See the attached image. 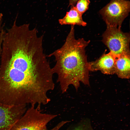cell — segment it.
<instances>
[{
	"mask_svg": "<svg viewBox=\"0 0 130 130\" xmlns=\"http://www.w3.org/2000/svg\"><path fill=\"white\" fill-rule=\"evenodd\" d=\"M68 121L67 120H63L56 124L54 127L50 129H46L44 130H59L65 125L67 123Z\"/></svg>",
	"mask_w": 130,
	"mask_h": 130,
	"instance_id": "7c38bea8",
	"label": "cell"
},
{
	"mask_svg": "<svg viewBox=\"0 0 130 130\" xmlns=\"http://www.w3.org/2000/svg\"><path fill=\"white\" fill-rule=\"evenodd\" d=\"M118 77L129 79L130 77V54L122 55L116 58L115 73Z\"/></svg>",
	"mask_w": 130,
	"mask_h": 130,
	"instance_id": "ba28073f",
	"label": "cell"
},
{
	"mask_svg": "<svg viewBox=\"0 0 130 130\" xmlns=\"http://www.w3.org/2000/svg\"><path fill=\"white\" fill-rule=\"evenodd\" d=\"M59 24L61 25H75L85 26L86 23L84 21L82 15L77 11L76 7L73 6L70 10L66 12L65 16L62 18L58 20Z\"/></svg>",
	"mask_w": 130,
	"mask_h": 130,
	"instance_id": "9c48e42d",
	"label": "cell"
},
{
	"mask_svg": "<svg viewBox=\"0 0 130 130\" xmlns=\"http://www.w3.org/2000/svg\"><path fill=\"white\" fill-rule=\"evenodd\" d=\"M54 74L41 38L25 32L7 36L0 60V104H47V93L55 88Z\"/></svg>",
	"mask_w": 130,
	"mask_h": 130,
	"instance_id": "6da1fadb",
	"label": "cell"
},
{
	"mask_svg": "<svg viewBox=\"0 0 130 130\" xmlns=\"http://www.w3.org/2000/svg\"><path fill=\"white\" fill-rule=\"evenodd\" d=\"M75 35L74 26L71 25L63 45L48 56L55 58L56 62L52 69L57 75V82L63 93L70 85L77 90L81 83L90 84L89 62L85 49L90 41L82 38L76 39Z\"/></svg>",
	"mask_w": 130,
	"mask_h": 130,
	"instance_id": "7a4b0ae2",
	"label": "cell"
},
{
	"mask_svg": "<svg viewBox=\"0 0 130 130\" xmlns=\"http://www.w3.org/2000/svg\"><path fill=\"white\" fill-rule=\"evenodd\" d=\"M76 8L78 12L81 15L88 9L90 0H78Z\"/></svg>",
	"mask_w": 130,
	"mask_h": 130,
	"instance_id": "8fae6325",
	"label": "cell"
},
{
	"mask_svg": "<svg viewBox=\"0 0 130 130\" xmlns=\"http://www.w3.org/2000/svg\"><path fill=\"white\" fill-rule=\"evenodd\" d=\"M3 42V39L0 37V60L2 50V45Z\"/></svg>",
	"mask_w": 130,
	"mask_h": 130,
	"instance_id": "5bb4252c",
	"label": "cell"
},
{
	"mask_svg": "<svg viewBox=\"0 0 130 130\" xmlns=\"http://www.w3.org/2000/svg\"><path fill=\"white\" fill-rule=\"evenodd\" d=\"M130 11V2L127 0H111L99 11L107 26L121 28Z\"/></svg>",
	"mask_w": 130,
	"mask_h": 130,
	"instance_id": "5b68a950",
	"label": "cell"
},
{
	"mask_svg": "<svg viewBox=\"0 0 130 130\" xmlns=\"http://www.w3.org/2000/svg\"><path fill=\"white\" fill-rule=\"evenodd\" d=\"M102 35V41L116 58L130 54V34L122 31L121 28L107 26Z\"/></svg>",
	"mask_w": 130,
	"mask_h": 130,
	"instance_id": "277c9868",
	"label": "cell"
},
{
	"mask_svg": "<svg viewBox=\"0 0 130 130\" xmlns=\"http://www.w3.org/2000/svg\"><path fill=\"white\" fill-rule=\"evenodd\" d=\"M26 105L9 106L0 104V130H9L24 115Z\"/></svg>",
	"mask_w": 130,
	"mask_h": 130,
	"instance_id": "8992f818",
	"label": "cell"
},
{
	"mask_svg": "<svg viewBox=\"0 0 130 130\" xmlns=\"http://www.w3.org/2000/svg\"><path fill=\"white\" fill-rule=\"evenodd\" d=\"M69 5L73 6L77 2L78 0H69Z\"/></svg>",
	"mask_w": 130,
	"mask_h": 130,
	"instance_id": "4fadbf2b",
	"label": "cell"
},
{
	"mask_svg": "<svg viewBox=\"0 0 130 130\" xmlns=\"http://www.w3.org/2000/svg\"><path fill=\"white\" fill-rule=\"evenodd\" d=\"M65 130H94L89 121L85 120L70 125Z\"/></svg>",
	"mask_w": 130,
	"mask_h": 130,
	"instance_id": "30bf717a",
	"label": "cell"
},
{
	"mask_svg": "<svg viewBox=\"0 0 130 130\" xmlns=\"http://www.w3.org/2000/svg\"><path fill=\"white\" fill-rule=\"evenodd\" d=\"M57 115L41 112L40 108L31 105L9 130H44Z\"/></svg>",
	"mask_w": 130,
	"mask_h": 130,
	"instance_id": "3957f363",
	"label": "cell"
},
{
	"mask_svg": "<svg viewBox=\"0 0 130 130\" xmlns=\"http://www.w3.org/2000/svg\"><path fill=\"white\" fill-rule=\"evenodd\" d=\"M116 57L109 52L104 53L95 61L89 62V71H100L103 74H113L115 73Z\"/></svg>",
	"mask_w": 130,
	"mask_h": 130,
	"instance_id": "52a82bcc",
	"label": "cell"
}]
</instances>
